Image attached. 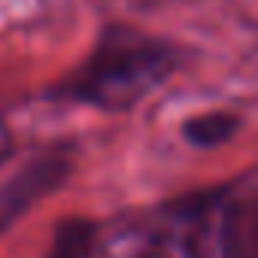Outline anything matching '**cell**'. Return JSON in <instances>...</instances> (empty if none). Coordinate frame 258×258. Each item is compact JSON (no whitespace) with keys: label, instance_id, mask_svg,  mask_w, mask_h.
Returning <instances> with one entry per match:
<instances>
[{"label":"cell","instance_id":"obj_3","mask_svg":"<svg viewBox=\"0 0 258 258\" xmlns=\"http://www.w3.org/2000/svg\"><path fill=\"white\" fill-rule=\"evenodd\" d=\"M240 115L237 112H225V109H213V112H201L185 118L182 124V137L195 146V149H216L222 143H228L237 131H240Z\"/></svg>","mask_w":258,"mask_h":258},{"label":"cell","instance_id":"obj_1","mask_svg":"<svg viewBox=\"0 0 258 258\" xmlns=\"http://www.w3.org/2000/svg\"><path fill=\"white\" fill-rule=\"evenodd\" d=\"M179 64V46L127 25H109L94 52L70 76L49 88V100L88 103L97 109H127L167 82Z\"/></svg>","mask_w":258,"mask_h":258},{"label":"cell","instance_id":"obj_4","mask_svg":"<svg viewBox=\"0 0 258 258\" xmlns=\"http://www.w3.org/2000/svg\"><path fill=\"white\" fill-rule=\"evenodd\" d=\"M94 243H97V222L70 216L55 228L49 258H91Z\"/></svg>","mask_w":258,"mask_h":258},{"label":"cell","instance_id":"obj_2","mask_svg":"<svg viewBox=\"0 0 258 258\" xmlns=\"http://www.w3.org/2000/svg\"><path fill=\"white\" fill-rule=\"evenodd\" d=\"M73 170L70 149H46L22 164L4 185H0V234L13 228L37 201L58 191Z\"/></svg>","mask_w":258,"mask_h":258},{"label":"cell","instance_id":"obj_5","mask_svg":"<svg viewBox=\"0 0 258 258\" xmlns=\"http://www.w3.org/2000/svg\"><path fill=\"white\" fill-rule=\"evenodd\" d=\"M0 137H7V134H4V124H0Z\"/></svg>","mask_w":258,"mask_h":258}]
</instances>
